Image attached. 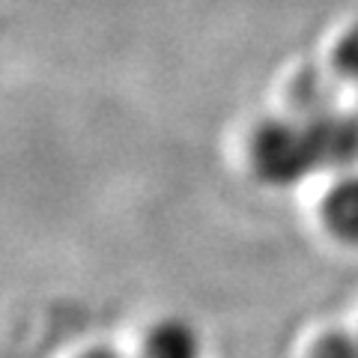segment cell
<instances>
[{"label": "cell", "mask_w": 358, "mask_h": 358, "mask_svg": "<svg viewBox=\"0 0 358 358\" xmlns=\"http://www.w3.org/2000/svg\"><path fill=\"white\" fill-rule=\"evenodd\" d=\"M326 224L346 242H358V173L343 176L329 192L326 203Z\"/></svg>", "instance_id": "3957f363"}, {"label": "cell", "mask_w": 358, "mask_h": 358, "mask_svg": "<svg viewBox=\"0 0 358 358\" xmlns=\"http://www.w3.org/2000/svg\"><path fill=\"white\" fill-rule=\"evenodd\" d=\"M143 358H200V341L192 326L164 320L150 331L143 343Z\"/></svg>", "instance_id": "277c9868"}, {"label": "cell", "mask_w": 358, "mask_h": 358, "mask_svg": "<svg viewBox=\"0 0 358 358\" xmlns=\"http://www.w3.org/2000/svg\"><path fill=\"white\" fill-rule=\"evenodd\" d=\"M254 164L260 176L275 185L296 182L320 167L313 129L296 122H268L254 138Z\"/></svg>", "instance_id": "6da1fadb"}, {"label": "cell", "mask_w": 358, "mask_h": 358, "mask_svg": "<svg viewBox=\"0 0 358 358\" xmlns=\"http://www.w3.org/2000/svg\"><path fill=\"white\" fill-rule=\"evenodd\" d=\"M313 358H358V338L350 331H334L326 341H320Z\"/></svg>", "instance_id": "5b68a950"}, {"label": "cell", "mask_w": 358, "mask_h": 358, "mask_svg": "<svg viewBox=\"0 0 358 358\" xmlns=\"http://www.w3.org/2000/svg\"><path fill=\"white\" fill-rule=\"evenodd\" d=\"M317 141L320 167L322 164H352L358 159V120L352 117H320L310 122Z\"/></svg>", "instance_id": "7a4b0ae2"}, {"label": "cell", "mask_w": 358, "mask_h": 358, "mask_svg": "<svg viewBox=\"0 0 358 358\" xmlns=\"http://www.w3.org/2000/svg\"><path fill=\"white\" fill-rule=\"evenodd\" d=\"M84 358H122L117 352H110V350H93V352H87Z\"/></svg>", "instance_id": "8992f818"}]
</instances>
